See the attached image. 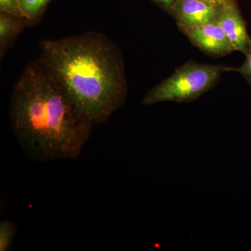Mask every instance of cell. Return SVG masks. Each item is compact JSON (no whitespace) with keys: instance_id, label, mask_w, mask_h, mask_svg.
I'll use <instances>...</instances> for the list:
<instances>
[{"instance_id":"obj_1","label":"cell","mask_w":251,"mask_h":251,"mask_svg":"<svg viewBox=\"0 0 251 251\" xmlns=\"http://www.w3.org/2000/svg\"><path fill=\"white\" fill-rule=\"evenodd\" d=\"M40 46V60L85 120L103 123L122 108L127 95L123 58L107 36L87 32Z\"/></svg>"},{"instance_id":"obj_2","label":"cell","mask_w":251,"mask_h":251,"mask_svg":"<svg viewBox=\"0 0 251 251\" xmlns=\"http://www.w3.org/2000/svg\"><path fill=\"white\" fill-rule=\"evenodd\" d=\"M10 119L21 148L39 162L75 159L93 126L76 111L40 59L27 64L15 85Z\"/></svg>"},{"instance_id":"obj_3","label":"cell","mask_w":251,"mask_h":251,"mask_svg":"<svg viewBox=\"0 0 251 251\" xmlns=\"http://www.w3.org/2000/svg\"><path fill=\"white\" fill-rule=\"evenodd\" d=\"M228 68L223 65L188 62L149 91L143 104L153 105L165 101L188 103L211 90Z\"/></svg>"},{"instance_id":"obj_4","label":"cell","mask_w":251,"mask_h":251,"mask_svg":"<svg viewBox=\"0 0 251 251\" xmlns=\"http://www.w3.org/2000/svg\"><path fill=\"white\" fill-rule=\"evenodd\" d=\"M179 29L193 45L208 55L224 57L236 51L227 34L216 21L199 27Z\"/></svg>"},{"instance_id":"obj_5","label":"cell","mask_w":251,"mask_h":251,"mask_svg":"<svg viewBox=\"0 0 251 251\" xmlns=\"http://www.w3.org/2000/svg\"><path fill=\"white\" fill-rule=\"evenodd\" d=\"M216 22L223 28L236 51L247 54L251 48V37L247 23L234 0H229L221 6Z\"/></svg>"},{"instance_id":"obj_6","label":"cell","mask_w":251,"mask_h":251,"mask_svg":"<svg viewBox=\"0 0 251 251\" xmlns=\"http://www.w3.org/2000/svg\"><path fill=\"white\" fill-rule=\"evenodd\" d=\"M221 7L211 6L200 0H179L171 15L176 21L179 29L193 28L216 22Z\"/></svg>"},{"instance_id":"obj_7","label":"cell","mask_w":251,"mask_h":251,"mask_svg":"<svg viewBox=\"0 0 251 251\" xmlns=\"http://www.w3.org/2000/svg\"><path fill=\"white\" fill-rule=\"evenodd\" d=\"M28 25L23 17L0 12V56L2 57Z\"/></svg>"},{"instance_id":"obj_8","label":"cell","mask_w":251,"mask_h":251,"mask_svg":"<svg viewBox=\"0 0 251 251\" xmlns=\"http://www.w3.org/2000/svg\"><path fill=\"white\" fill-rule=\"evenodd\" d=\"M52 0H18L23 17L28 25L35 24Z\"/></svg>"},{"instance_id":"obj_9","label":"cell","mask_w":251,"mask_h":251,"mask_svg":"<svg viewBox=\"0 0 251 251\" xmlns=\"http://www.w3.org/2000/svg\"><path fill=\"white\" fill-rule=\"evenodd\" d=\"M16 233L14 224L9 221H3L0 224V251H9Z\"/></svg>"},{"instance_id":"obj_10","label":"cell","mask_w":251,"mask_h":251,"mask_svg":"<svg viewBox=\"0 0 251 251\" xmlns=\"http://www.w3.org/2000/svg\"><path fill=\"white\" fill-rule=\"evenodd\" d=\"M0 12L23 17L18 0H0Z\"/></svg>"},{"instance_id":"obj_11","label":"cell","mask_w":251,"mask_h":251,"mask_svg":"<svg viewBox=\"0 0 251 251\" xmlns=\"http://www.w3.org/2000/svg\"><path fill=\"white\" fill-rule=\"evenodd\" d=\"M246 60L239 68H228V71H235L239 72L247 82L251 85V48L249 52L246 54Z\"/></svg>"},{"instance_id":"obj_12","label":"cell","mask_w":251,"mask_h":251,"mask_svg":"<svg viewBox=\"0 0 251 251\" xmlns=\"http://www.w3.org/2000/svg\"><path fill=\"white\" fill-rule=\"evenodd\" d=\"M151 1L163 11L171 14L172 11L176 4L179 2V0H151Z\"/></svg>"},{"instance_id":"obj_13","label":"cell","mask_w":251,"mask_h":251,"mask_svg":"<svg viewBox=\"0 0 251 251\" xmlns=\"http://www.w3.org/2000/svg\"><path fill=\"white\" fill-rule=\"evenodd\" d=\"M206 4L211 5V6H217V7H221L226 4L229 0H200Z\"/></svg>"}]
</instances>
